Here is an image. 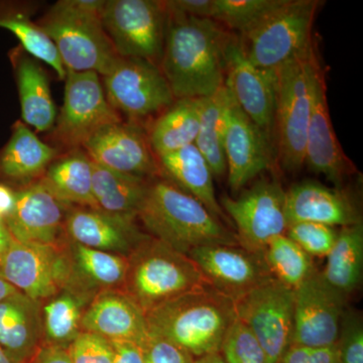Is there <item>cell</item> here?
I'll list each match as a JSON object with an SVG mask.
<instances>
[{"mask_svg":"<svg viewBox=\"0 0 363 363\" xmlns=\"http://www.w3.org/2000/svg\"><path fill=\"white\" fill-rule=\"evenodd\" d=\"M231 35L217 21L168 11L159 66L176 99L208 97L223 87Z\"/></svg>","mask_w":363,"mask_h":363,"instance_id":"1","label":"cell"},{"mask_svg":"<svg viewBox=\"0 0 363 363\" xmlns=\"http://www.w3.org/2000/svg\"><path fill=\"white\" fill-rule=\"evenodd\" d=\"M138 217L152 238L183 255L210 245H240L220 219L166 179L150 182Z\"/></svg>","mask_w":363,"mask_h":363,"instance_id":"2","label":"cell"},{"mask_svg":"<svg viewBox=\"0 0 363 363\" xmlns=\"http://www.w3.org/2000/svg\"><path fill=\"white\" fill-rule=\"evenodd\" d=\"M145 318L150 333L177 344L194 359L219 352L236 319L233 298L210 286L173 298Z\"/></svg>","mask_w":363,"mask_h":363,"instance_id":"3","label":"cell"},{"mask_svg":"<svg viewBox=\"0 0 363 363\" xmlns=\"http://www.w3.org/2000/svg\"><path fill=\"white\" fill-rule=\"evenodd\" d=\"M104 2L60 0L37 21L67 71L95 72L104 77L121 60L102 25Z\"/></svg>","mask_w":363,"mask_h":363,"instance_id":"4","label":"cell"},{"mask_svg":"<svg viewBox=\"0 0 363 363\" xmlns=\"http://www.w3.org/2000/svg\"><path fill=\"white\" fill-rule=\"evenodd\" d=\"M207 286L189 255L150 236L128 257L123 291L147 314L173 298Z\"/></svg>","mask_w":363,"mask_h":363,"instance_id":"5","label":"cell"},{"mask_svg":"<svg viewBox=\"0 0 363 363\" xmlns=\"http://www.w3.org/2000/svg\"><path fill=\"white\" fill-rule=\"evenodd\" d=\"M319 63L313 45L306 54L276 70L279 157L283 168L292 173L305 164L312 114L313 77Z\"/></svg>","mask_w":363,"mask_h":363,"instance_id":"6","label":"cell"},{"mask_svg":"<svg viewBox=\"0 0 363 363\" xmlns=\"http://www.w3.org/2000/svg\"><path fill=\"white\" fill-rule=\"evenodd\" d=\"M321 4L318 0H284L253 30L240 35L250 63L276 71L309 51L314 45L313 25Z\"/></svg>","mask_w":363,"mask_h":363,"instance_id":"7","label":"cell"},{"mask_svg":"<svg viewBox=\"0 0 363 363\" xmlns=\"http://www.w3.org/2000/svg\"><path fill=\"white\" fill-rule=\"evenodd\" d=\"M294 290L274 277L234 298L236 319L247 327L266 355L279 363L292 342Z\"/></svg>","mask_w":363,"mask_h":363,"instance_id":"8","label":"cell"},{"mask_svg":"<svg viewBox=\"0 0 363 363\" xmlns=\"http://www.w3.org/2000/svg\"><path fill=\"white\" fill-rule=\"evenodd\" d=\"M101 21L119 57L160 65L168 21L162 1L105 0Z\"/></svg>","mask_w":363,"mask_h":363,"instance_id":"9","label":"cell"},{"mask_svg":"<svg viewBox=\"0 0 363 363\" xmlns=\"http://www.w3.org/2000/svg\"><path fill=\"white\" fill-rule=\"evenodd\" d=\"M220 205L248 252L262 255L272 238L286 233V191L276 179H259L238 198L222 197Z\"/></svg>","mask_w":363,"mask_h":363,"instance_id":"10","label":"cell"},{"mask_svg":"<svg viewBox=\"0 0 363 363\" xmlns=\"http://www.w3.org/2000/svg\"><path fill=\"white\" fill-rule=\"evenodd\" d=\"M0 274L26 297L42 303L70 286V255L61 245L11 241Z\"/></svg>","mask_w":363,"mask_h":363,"instance_id":"11","label":"cell"},{"mask_svg":"<svg viewBox=\"0 0 363 363\" xmlns=\"http://www.w3.org/2000/svg\"><path fill=\"white\" fill-rule=\"evenodd\" d=\"M64 104L56 119L55 140L69 149H80L98 130L121 121L107 101L95 72L67 71Z\"/></svg>","mask_w":363,"mask_h":363,"instance_id":"12","label":"cell"},{"mask_svg":"<svg viewBox=\"0 0 363 363\" xmlns=\"http://www.w3.org/2000/svg\"><path fill=\"white\" fill-rule=\"evenodd\" d=\"M104 88L112 108L133 119L154 116L176 100L160 66L147 60L121 58L104 76Z\"/></svg>","mask_w":363,"mask_h":363,"instance_id":"13","label":"cell"},{"mask_svg":"<svg viewBox=\"0 0 363 363\" xmlns=\"http://www.w3.org/2000/svg\"><path fill=\"white\" fill-rule=\"evenodd\" d=\"M294 295L291 345L309 347L335 345L347 297L332 288L321 272L317 271L294 290Z\"/></svg>","mask_w":363,"mask_h":363,"instance_id":"14","label":"cell"},{"mask_svg":"<svg viewBox=\"0 0 363 363\" xmlns=\"http://www.w3.org/2000/svg\"><path fill=\"white\" fill-rule=\"evenodd\" d=\"M241 111L272 138L276 128L277 71L250 63L238 35H231L225 51V82Z\"/></svg>","mask_w":363,"mask_h":363,"instance_id":"15","label":"cell"},{"mask_svg":"<svg viewBox=\"0 0 363 363\" xmlns=\"http://www.w3.org/2000/svg\"><path fill=\"white\" fill-rule=\"evenodd\" d=\"M82 147L91 161L113 171L145 179L161 173L149 135L135 123L121 121L105 126Z\"/></svg>","mask_w":363,"mask_h":363,"instance_id":"16","label":"cell"},{"mask_svg":"<svg viewBox=\"0 0 363 363\" xmlns=\"http://www.w3.org/2000/svg\"><path fill=\"white\" fill-rule=\"evenodd\" d=\"M272 138L260 130L233 97L229 108L224 152L228 184L240 192L274 162Z\"/></svg>","mask_w":363,"mask_h":363,"instance_id":"17","label":"cell"},{"mask_svg":"<svg viewBox=\"0 0 363 363\" xmlns=\"http://www.w3.org/2000/svg\"><path fill=\"white\" fill-rule=\"evenodd\" d=\"M317 175H323L336 188L352 173V162L344 154L332 124L326 81L321 64L313 77L312 114L306 142L305 164Z\"/></svg>","mask_w":363,"mask_h":363,"instance_id":"18","label":"cell"},{"mask_svg":"<svg viewBox=\"0 0 363 363\" xmlns=\"http://www.w3.org/2000/svg\"><path fill=\"white\" fill-rule=\"evenodd\" d=\"M66 207L42 182H32L16 192L13 211L4 223L18 242L60 245L61 234L65 231Z\"/></svg>","mask_w":363,"mask_h":363,"instance_id":"19","label":"cell"},{"mask_svg":"<svg viewBox=\"0 0 363 363\" xmlns=\"http://www.w3.org/2000/svg\"><path fill=\"white\" fill-rule=\"evenodd\" d=\"M188 255L208 285L233 300L271 276L260 255L240 245H210L196 248Z\"/></svg>","mask_w":363,"mask_h":363,"instance_id":"20","label":"cell"},{"mask_svg":"<svg viewBox=\"0 0 363 363\" xmlns=\"http://www.w3.org/2000/svg\"><path fill=\"white\" fill-rule=\"evenodd\" d=\"M135 218L93 208H71L64 228L73 242L128 257L150 238L140 231Z\"/></svg>","mask_w":363,"mask_h":363,"instance_id":"21","label":"cell"},{"mask_svg":"<svg viewBox=\"0 0 363 363\" xmlns=\"http://www.w3.org/2000/svg\"><path fill=\"white\" fill-rule=\"evenodd\" d=\"M81 328L109 341H128L140 347L150 336L145 313L123 290L97 293L83 313Z\"/></svg>","mask_w":363,"mask_h":363,"instance_id":"22","label":"cell"},{"mask_svg":"<svg viewBox=\"0 0 363 363\" xmlns=\"http://www.w3.org/2000/svg\"><path fill=\"white\" fill-rule=\"evenodd\" d=\"M286 220L314 222L331 227L354 225L362 221L357 205L341 189L306 180L286 191Z\"/></svg>","mask_w":363,"mask_h":363,"instance_id":"23","label":"cell"},{"mask_svg":"<svg viewBox=\"0 0 363 363\" xmlns=\"http://www.w3.org/2000/svg\"><path fill=\"white\" fill-rule=\"evenodd\" d=\"M42 303L21 292L0 301V348L18 363H30L44 347Z\"/></svg>","mask_w":363,"mask_h":363,"instance_id":"24","label":"cell"},{"mask_svg":"<svg viewBox=\"0 0 363 363\" xmlns=\"http://www.w3.org/2000/svg\"><path fill=\"white\" fill-rule=\"evenodd\" d=\"M160 172L184 192L201 202L220 220L229 222L215 194L213 173L195 145L157 157Z\"/></svg>","mask_w":363,"mask_h":363,"instance_id":"25","label":"cell"},{"mask_svg":"<svg viewBox=\"0 0 363 363\" xmlns=\"http://www.w3.org/2000/svg\"><path fill=\"white\" fill-rule=\"evenodd\" d=\"M70 286L95 296L104 290H121L128 271V257L101 252L72 241Z\"/></svg>","mask_w":363,"mask_h":363,"instance_id":"26","label":"cell"},{"mask_svg":"<svg viewBox=\"0 0 363 363\" xmlns=\"http://www.w3.org/2000/svg\"><path fill=\"white\" fill-rule=\"evenodd\" d=\"M57 155L55 147L42 142L26 124L16 123L11 140L0 152V176L28 185L44 175Z\"/></svg>","mask_w":363,"mask_h":363,"instance_id":"27","label":"cell"},{"mask_svg":"<svg viewBox=\"0 0 363 363\" xmlns=\"http://www.w3.org/2000/svg\"><path fill=\"white\" fill-rule=\"evenodd\" d=\"M92 161L85 150H72L56 157L40 181L67 206L96 209L92 192Z\"/></svg>","mask_w":363,"mask_h":363,"instance_id":"28","label":"cell"},{"mask_svg":"<svg viewBox=\"0 0 363 363\" xmlns=\"http://www.w3.org/2000/svg\"><path fill=\"white\" fill-rule=\"evenodd\" d=\"M92 164V192L96 209L138 217L149 189V180L105 168L94 162Z\"/></svg>","mask_w":363,"mask_h":363,"instance_id":"29","label":"cell"},{"mask_svg":"<svg viewBox=\"0 0 363 363\" xmlns=\"http://www.w3.org/2000/svg\"><path fill=\"white\" fill-rule=\"evenodd\" d=\"M16 68L23 121L42 133L51 130L57 109L45 71L35 59L23 55L16 60Z\"/></svg>","mask_w":363,"mask_h":363,"instance_id":"30","label":"cell"},{"mask_svg":"<svg viewBox=\"0 0 363 363\" xmlns=\"http://www.w3.org/2000/svg\"><path fill=\"white\" fill-rule=\"evenodd\" d=\"M200 98L176 99L157 119L149 135L157 157L195 145L199 133Z\"/></svg>","mask_w":363,"mask_h":363,"instance_id":"31","label":"cell"},{"mask_svg":"<svg viewBox=\"0 0 363 363\" xmlns=\"http://www.w3.org/2000/svg\"><path fill=\"white\" fill-rule=\"evenodd\" d=\"M363 274V225L341 227L321 272L325 281L348 297L357 290Z\"/></svg>","mask_w":363,"mask_h":363,"instance_id":"32","label":"cell"},{"mask_svg":"<svg viewBox=\"0 0 363 363\" xmlns=\"http://www.w3.org/2000/svg\"><path fill=\"white\" fill-rule=\"evenodd\" d=\"M231 101L233 95L225 85L214 94L200 98L199 133L195 145L218 178L227 172L224 142Z\"/></svg>","mask_w":363,"mask_h":363,"instance_id":"33","label":"cell"},{"mask_svg":"<svg viewBox=\"0 0 363 363\" xmlns=\"http://www.w3.org/2000/svg\"><path fill=\"white\" fill-rule=\"evenodd\" d=\"M94 296L68 286L42 307L45 345L68 348L82 332L81 321Z\"/></svg>","mask_w":363,"mask_h":363,"instance_id":"34","label":"cell"},{"mask_svg":"<svg viewBox=\"0 0 363 363\" xmlns=\"http://www.w3.org/2000/svg\"><path fill=\"white\" fill-rule=\"evenodd\" d=\"M35 11V4H11L6 9H0V28L13 33L25 51L33 58L45 62L51 66L60 79H65L67 70L55 47L54 43L32 21V14Z\"/></svg>","mask_w":363,"mask_h":363,"instance_id":"35","label":"cell"},{"mask_svg":"<svg viewBox=\"0 0 363 363\" xmlns=\"http://www.w3.org/2000/svg\"><path fill=\"white\" fill-rule=\"evenodd\" d=\"M260 257L271 276L292 290L302 285L316 271L312 257L286 234L272 238Z\"/></svg>","mask_w":363,"mask_h":363,"instance_id":"36","label":"cell"},{"mask_svg":"<svg viewBox=\"0 0 363 363\" xmlns=\"http://www.w3.org/2000/svg\"><path fill=\"white\" fill-rule=\"evenodd\" d=\"M283 2L284 0H213L211 20L243 35Z\"/></svg>","mask_w":363,"mask_h":363,"instance_id":"37","label":"cell"},{"mask_svg":"<svg viewBox=\"0 0 363 363\" xmlns=\"http://www.w3.org/2000/svg\"><path fill=\"white\" fill-rule=\"evenodd\" d=\"M225 363H267L259 343L245 324L235 319L229 327L220 346Z\"/></svg>","mask_w":363,"mask_h":363,"instance_id":"38","label":"cell"},{"mask_svg":"<svg viewBox=\"0 0 363 363\" xmlns=\"http://www.w3.org/2000/svg\"><path fill=\"white\" fill-rule=\"evenodd\" d=\"M337 233L335 227L296 222L289 224L285 234L310 257H327L335 243Z\"/></svg>","mask_w":363,"mask_h":363,"instance_id":"39","label":"cell"},{"mask_svg":"<svg viewBox=\"0 0 363 363\" xmlns=\"http://www.w3.org/2000/svg\"><path fill=\"white\" fill-rule=\"evenodd\" d=\"M336 345L341 363H363V325L357 311H344Z\"/></svg>","mask_w":363,"mask_h":363,"instance_id":"40","label":"cell"},{"mask_svg":"<svg viewBox=\"0 0 363 363\" xmlns=\"http://www.w3.org/2000/svg\"><path fill=\"white\" fill-rule=\"evenodd\" d=\"M72 363H112L111 341L91 332L82 331L68 346Z\"/></svg>","mask_w":363,"mask_h":363,"instance_id":"41","label":"cell"},{"mask_svg":"<svg viewBox=\"0 0 363 363\" xmlns=\"http://www.w3.org/2000/svg\"><path fill=\"white\" fill-rule=\"evenodd\" d=\"M147 363H193L194 358L168 339L150 333L143 345Z\"/></svg>","mask_w":363,"mask_h":363,"instance_id":"42","label":"cell"},{"mask_svg":"<svg viewBox=\"0 0 363 363\" xmlns=\"http://www.w3.org/2000/svg\"><path fill=\"white\" fill-rule=\"evenodd\" d=\"M279 363H341L337 345L309 347L291 345Z\"/></svg>","mask_w":363,"mask_h":363,"instance_id":"43","label":"cell"},{"mask_svg":"<svg viewBox=\"0 0 363 363\" xmlns=\"http://www.w3.org/2000/svg\"><path fill=\"white\" fill-rule=\"evenodd\" d=\"M113 350L112 363H147L143 348L128 341H111Z\"/></svg>","mask_w":363,"mask_h":363,"instance_id":"44","label":"cell"},{"mask_svg":"<svg viewBox=\"0 0 363 363\" xmlns=\"http://www.w3.org/2000/svg\"><path fill=\"white\" fill-rule=\"evenodd\" d=\"M30 363H72L67 348L45 345Z\"/></svg>","mask_w":363,"mask_h":363,"instance_id":"45","label":"cell"},{"mask_svg":"<svg viewBox=\"0 0 363 363\" xmlns=\"http://www.w3.org/2000/svg\"><path fill=\"white\" fill-rule=\"evenodd\" d=\"M16 203V192L11 188L0 184V217L6 218L11 213Z\"/></svg>","mask_w":363,"mask_h":363,"instance_id":"46","label":"cell"},{"mask_svg":"<svg viewBox=\"0 0 363 363\" xmlns=\"http://www.w3.org/2000/svg\"><path fill=\"white\" fill-rule=\"evenodd\" d=\"M13 238L11 234L7 231L6 225L0 228V259L4 257V253L9 250L11 245Z\"/></svg>","mask_w":363,"mask_h":363,"instance_id":"47","label":"cell"},{"mask_svg":"<svg viewBox=\"0 0 363 363\" xmlns=\"http://www.w3.org/2000/svg\"><path fill=\"white\" fill-rule=\"evenodd\" d=\"M16 293H18V291L13 286H11L0 274V301L11 297Z\"/></svg>","mask_w":363,"mask_h":363,"instance_id":"48","label":"cell"},{"mask_svg":"<svg viewBox=\"0 0 363 363\" xmlns=\"http://www.w3.org/2000/svg\"><path fill=\"white\" fill-rule=\"evenodd\" d=\"M193 363H225L220 352L210 353L199 358H196Z\"/></svg>","mask_w":363,"mask_h":363,"instance_id":"49","label":"cell"},{"mask_svg":"<svg viewBox=\"0 0 363 363\" xmlns=\"http://www.w3.org/2000/svg\"><path fill=\"white\" fill-rule=\"evenodd\" d=\"M0 363H18L14 362L13 358L7 355L4 350L0 348Z\"/></svg>","mask_w":363,"mask_h":363,"instance_id":"50","label":"cell"},{"mask_svg":"<svg viewBox=\"0 0 363 363\" xmlns=\"http://www.w3.org/2000/svg\"><path fill=\"white\" fill-rule=\"evenodd\" d=\"M4 219H2L1 217H0V228H1V227H4Z\"/></svg>","mask_w":363,"mask_h":363,"instance_id":"51","label":"cell"}]
</instances>
